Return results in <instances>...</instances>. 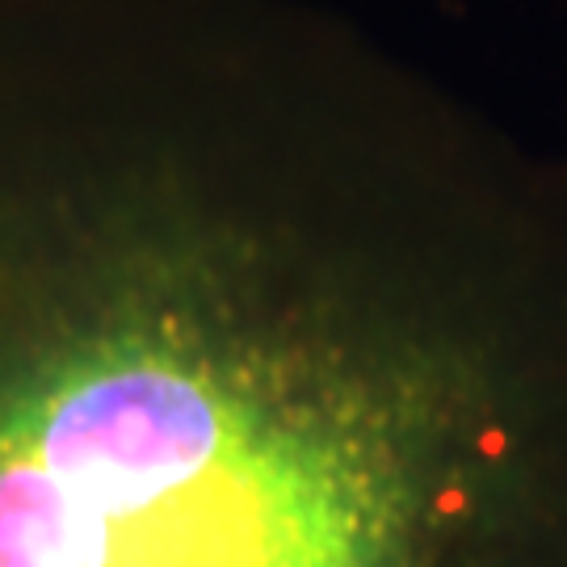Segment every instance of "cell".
<instances>
[{"label":"cell","mask_w":567,"mask_h":567,"mask_svg":"<svg viewBox=\"0 0 567 567\" xmlns=\"http://www.w3.org/2000/svg\"><path fill=\"white\" fill-rule=\"evenodd\" d=\"M182 30L4 93L0 567H425L383 81Z\"/></svg>","instance_id":"obj_1"}]
</instances>
